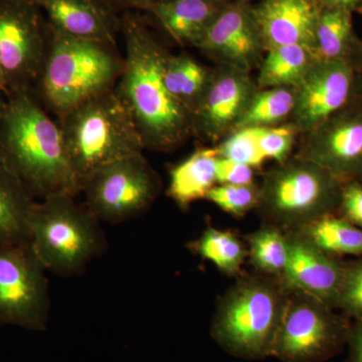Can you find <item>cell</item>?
<instances>
[{
    "mask_svg": "<svg viewBox=\"0 0 362 362\" xmlns=\"http://www.w3.org/2000/svg\"><path fill=\"white\" fill-rule=\"evenodd\" d=\"M252 166L228 160L218 156L216 164V185H251L255 173Z\"/></svg>",
    "mask_w": 362,
    "mask_h": 362,
    "instance_id": "34",
    "label": "cell"
},
{
    "mask_svg": "<svg viewBox=\"0 0 362 362\" xmlns=\"http://www.w3.org/2000/svg\"><path fill=\"white\" fill-rule=\"evenodd\" d=\"M125 42L122 76L117 94L127 105L145 149L169 152L192 136L189 112L169 94L164 68L169 52L134 11L121 16Z\"/></svg>",
    "mask_w": 362,
    "mask_h": 362,
    "instance_id": "1",
    "label": "cell"
},
{
    "mask_svg": "<svg viewBox=\"0 0 362 362\" xmlns=\"http://www.w3.org/2000/svg\"><path fill=\"white\" fill-rule=\"evenodd\" d=\"M297 232L335 258L362 257L361 228L337 213L324 216Z\"/></svg>",
    "mask_w": 362,
    "mask_h": 362,
    "instance_id": "24",
    "label": "cell"
},
{
    "mask_svg": "<svg viewBox=\"0 0 362 362\" xmlns=\"http://www.w3.org/2000/svg\"><path fill=\"white\" fill-rule=\"evenodd\" d=\"M262 153L266 159L282 163L290 158L295 138L299 132L291 123L289 125L251 128Z\"/></svg>",
    "mask_w": 362,
    "mask_h": 362,
    "instance_id": "31",
    "label": "cell"
},
{
    "mask_svg": "<svg viewBox=\"0 0 362 362\" xmlns=\"http://www.w3.org/2000/svg\"><path fill=\"white\" fill-rule=\"evenodd\" d=\"M189 247L230 277L240 275L247 259L246 245L235 233L211 226H207L199 239L190 243Z\"/></svg>",
    "mask_w": 362,
    "mask_h": 362,
    "instance_id": "27",
    "label": "cell"
},
{
    "mask_svg": "<svg viewBox=\"0 0 362 362\" xmlns=\"http://www.w3.org/2000/svg\"><path fill=\"white\" fill-rule=\"evenodd\" d=\"M49 40L51 30L39 6L0 0V73L6 95L32 92Z\"/></svg>",
    "mask_w": 362,
    "mask_h": 362,
    "instance_id": "10",
    "label": "cell"
},
{
    "mask_svg": "<svg viewBox=\"0 0 362 362\" xmlns=\"http://www.w3.org/2000/svg\"><path fill=\"white\" fill-rule=\"evenodd\" d=\"M322 7L346 9L350 13L362 11V0H316Z\"/></svg>",
    "mask_w": 362,
    "mask_h": 362,
    "instance_id": "37",
    "label": "cell"
},
{
    "mask_svg": "<svg viewBox=\"0 0 362 362\" xmlns=\"http://www.w3.org/2000/svg\"><path fill=\"white\" fill-rule=\"evenodd\" d=\"M289 297L279 279L240 274L218 300L211 337L238 358L259 361L272 356Z\"/></svg>",
    "mask_w": 362,
    "mask_h": 362,
    "instance_id": "3",
    "label": "cell"
},
{
    "mask_svg": "<svg viewBox=\"0 0 362 362\" xmlns=\"http://www.w3.org/2000/svg\"><path fill=\"white\" fill-rule=\"evenodd\" d=\"M306 135L297 156L342 182L362 180V95Z\"/></svg>",
    "mask_w": 362,
    "mask_h": 362,
    "instance_id": "13",
    "label": "cell"
},
{
    "mask_svg": "<svg viewBox=\"0 0 362 362\" xmlns=\"http://www.w3.org/2000/svg\"><path fill=\"white\" fill-rule=\"evenodd\" d=\"M361 69H362V66H361Z\"/></svg>",
    "mask_w": 362,
    "mask_h": 362,
    "instance_id": "43",
    "label": "cell"
},
{
    "mask_svg": "<svg viewBox=\"0 0 362 362\" xmlns=\"http://www.w3.org/2000/svg\"><path fill=\"white\" fill-rule=\"evenodd\" d=\"M0 93L6 95V88H4V80H2L1 73H0Z\"/></svg>",
    "mask_w": 362,
    "mask_h": 362,
    "instance_id": "38",
    "label": "cell"
},
{
    "mask_svg": "<svg viewBox=\"0 0 362 362\" xmlns=\"http://www.w3.org/2000/svg\"><path fill=\"white\" fill-rule=\"evenodd\" d=\"M346 346L349 362H362V320H354L350 327Z\"/></svg>",
    "mask_w": 362,
    "mask_h": 362,
    "instance_id": "35",
    "label": "cell"
},
{
    "mask_svg": "<svg viewBox=\"0 0 362 362\" xmlns=\"http://www.w3.org/2000/svg\"><path fill=\"white\" fill-rule=\"evenodd\" d=\"M218 156L258 168L267 160L251 128L233 131L216 146Z\"/></svg>",
    "mask_w": 362,
    "mask_h": 362,
    "instance_id": "30",
    "label": "cell"
},
{
    "mask_svg": "<svg viewBox=\"0 0 362 362\" xmlns=\"http://www.w3.org/2000/svg\"><path fill=\"white\" fill-rule=\"evenodd\" d=\"M257 90L249 71L228 65L211 70L192 113V135L211 142L223 140L235 129Z\"/></svg>",
    "mask_w": 362,
    "mask_h": 362,
    "instance_id": "14",
    "label": "cell"
},
{
    "mask_svg": "<svg viewBox=\"0 0 362 362\" xmlns=\"http://www.w3.org/2000/svg\"><path fill=\"white\" fill-rule=\"evenodd\" d=\"M0 157L37 201L81 194L61 127L32 92L11 93L0 103Z\"/></svg>",
    "mask_w": 362,
    "mask_h": 362,
    "instance_id": "2",
    "label": "cell"
},
{
    "mask_svg": "<svg viewBox=\"0 0 362 362\" xmlns=\"http://www.w3.org/2000/svg\"><path fill=\"white\" fill-rule=\"evenodd\" d=\"M294 107L295 88L258 89L252 95L251 101L233 131L277 126L291 117Z\"/></svg>",
    "mask_w": 362,
    "mask_h": 362,
    "instance_id": "28",
    "label": "cell"
},
{
    "mask_svg": "<svg viewBox=\"0 0 362 362\" xmlns=\"http://www.w3.org/2000/svg\"><path fill=\"white\" fill-rule=\"evenodd\" d=\"M341 185L329 171L296 156L264 176L256 211L268 225L297 232L337 213Z\"/></svg>",
    "mask_w": 362,
    "mask_h": 362,
    "instance_id": "7",
    "label": "cell"
},
{
    "mask_svg": "<svg viewBox=\"0 0 362 362\" xmlns=\"http://www.w3.org/2000/svg\"><path fill=\"white\" fill-rule=\"evenodd\" d=\"M47 272L30 243L0 245V326L47 329L51 310Z\"/></svg>",
    "mask_w": 362,
    "mask_h": 362,
    "instance_id": "11",
    "label": "cell"
},
{
    "mask_svg": "<svg viewBox=\"0 0 362 362\" xmlns=\"http://www.w3.org/2000/svg\"><path fill=\"white\" fill-rule=\"evenodd\" d=\"M362 95L361 66L347 61L317 59L295 87L291 124L308 133Z\"/></svg>",
    "mask_w": 362,
    "mask_h": 362,
    "instance_id": "12",
    "label": "cell"
},
{
    "mask_svg": "<svg viewBox=\"0 0 362 362\" xmlns=\"http://www.w3.org/2000/svg\"><path fill=\"white\" fill-rule=\"evenodd\" d=\"M337 310L354 320H362V257L344 263Z\"/></svg>",
    "mask_w": 362,
    "mask_h": 362,
    "instance_id": "32",
    "label": "cell"
},
{
    "mask_svg": "<svg viewBox=\"0 0 362 362\" xmlns=\"http://www.w3.org/2000/svg\"><path fill=\"white\" fill-rule=\"evenodd\" d=\"M337 214L362 230V180L342 182Z\"/></svg>",
    "mask_w": 362,
    "mask_h": 362,
    "instance_id": "33",
    "label": "cell"
},
{
    "mask_svg": "<svg viewBox=\"0 0 362 362\" xmlns=\"http://www.w3.org/2000/svg\"><path fill=\"white\" fill-rule=\"evenodd\" d=\"M76 195L59 194L33 206L30 243L45 270L61 277L80 275L107 247L101 221Z\"/></svg>",
    "mask_w": 362,
    "mask_h": 362,
    "instance_id": "6",
    "label": "cell"
},
{
    "mask_svg": "<svg viewBox=\"0 0 362 362\" xmlns=\"http://www.w3.org/2000/svg\"><path fill=\"white\" fill-rule=\"evenodd\" d=\"M21 1L30 2V4H37L40 7L44 0H21Z\"/></svg>",
    "mask_w": 362,
    "mask_h": 362,
    "instance_id": "39",
    "label": "cell"
},
{
    "mask_svg": "<svg viewBox=\"0 0 362 362\" xmlns=\"http://www.w3.org/2000/svg\"><path fill=\"white\" fill-rule=\"evenodd\" d=\"M59 125L80 189L97 169L145 149L132 114L115 88L78 105L59 118Z\"/></svg>",
    "mask_w": 362,
    "mask_h": 362,
    "instance_id": "5",
    "label": "cell"
},
{
    "mask_svg": "<svg viewBox=\"0 0 362 362\" xmlns=\"http://www.w3.org/2000/svg\"><path fill=\"white\" fill-rule=\"evenodd\" d=\"M113 11H147L152 6L160 0H101Z\"/></svg>",
    "mask_w": 362,
    "mask_h": 362,
    "instance_id": "36",
    "label": "cell"
},
{
    "mask_svg": "<svg viewBox=\"0 0 362 362\" xmlns=\"http://www.w3.org/2000/svg\"><path fill=\"white\" fill-rule=\"evenodd\" d=\"M314 51L326 61H347L361 66V40L356 39L352 13L342 8L321 7L315 28Z\"/></svg>",
    "mask_w": 362,
    "mask_h": 362,
    "instance_id": "22",
    "label": "cell"
},
{
    "mask_svg": "<svg viewBox=\"0 0 362 362\" xmlns=\"http://www.w3.org/2000/svg\"><path fill=\"white\" fill-rule=\"evenodd\" d=\"M228 1L160 0L146 13L181 45L197 47Z\"/></svg>",
    "mask_w": 362,
    "mask_h": 362,
    "instance_id": "19",
    "label": "cell"
},
{
    "mask_svg": "<svg viewBox=\"0 0 362 362\" xmlns=\"http://www.w3.org/2000/svg\"><path fill=\"white\" fill-rule=\"evenodd\" d=\"M209 58L220 65L249 71L261 65L263 45L252 7L247 2H228L197 45Z\"/></svg>",
    "mask_w": 362,
    "mask_h": 362,
    "instance_id": "15",
    "label": "cell"
},
{
    "mask_svg": "<svg viewBox=\"0 0 362 362\" xmlns=\"http://www.w3.org/2000/svg\"><path fill=\"white\" fill-rule=\"evenodd\" d=\"M361 61H362V40H361Z\"/></svg>",
    "mask_w": 362,
    "mask_h": 362,
    "instance_id": "41",
    "label": "cell"
},
{
    "mask_svg": "<svg viewBox=\"0 0 362 362\" xmlns=\"http://www.w3.org/2000/svg\"><path fill=\"white\" fill-rule=\"evenodd\" d=\"M267 52L259 65V89L295 88L319 59L312 47L302 45H282Z\"/></svg>",
    "mask_w": 362,
    "mask_h": 362,
    "instance_id": "23",
    "label": "cell"
},
{
    "mask_svg": "<svg viewBox=\"0 0 362 362\" xmlns=\"http://www.w3.org/2000/svg\"><path fill=\"white\" fill-rule=\"evenodd\" d=\"M223 1H228V0H223Z\"/></svg>",
    "mask_w": 362,
    "mask_h": 362,
    "instance_id": "42",
    "label": "cell"
},
{
    "mask_svg": "<svg viewBox=\"0 0 362 362\" xmlns=\"http://www.w3.org/2000/svg\"><path fill=\"white\" fill-rule=\"evenodd\" d=\"M247 259L257 273L282 278L289 258L287 232L265 223L246 235Z\"/></svg>",
    "mask_w": 362,
    "mask_h": 362,
    "instance_id": "26",
    "label": "cell"
},
{
    "mask_svg": "<svg viewBox=\"0 0 362 362\" xmlns=\"http://www.w3.org/2000/svg\"><path fill=\"white\" fill-rule=\"evenodd\" d=\"M321 7L316 0H263L252 7L264 51L291 45L314 49Z\"/></svg>",
    "mask_w": 362,
    "mask_h": 362,
    "instance_id": "17",
    "label": "cell"
},
{
    "mask_svg": "<svg viewBox=\"0 0 362 362\" xmlns=\"http://www.w3.org/2000/svg\"><path fill=\"white\" fill-rule=\"evenodd\" d=\"M123 70L124 58L116 45L51 32L32 93L59 119L88 99L114 89Z\"/></svg>",
    "mask_w": 362,
    "mask_h": 362,
    "instance_id": "4",
    "label": "cell"
},
{
    "mask_svg": "<svg viewBox=\"0 0 362 362\" xmlns=\"http://www.w3.org/2000/svg\"><path fill=\"white\" fill-rule=\"evenodd\" d=\"M289 258L281 283L289 292H301L337 310L344 263L330 256L299 232H287Z\"/></svg>",
    "mask_w": 362,
    "mask_h": 362,
    "instance_id": "16",
    "label": "cell"
},
{
    "mask_svg": "<svg viewBox=\"0 0 362 362\" xmlns=\"http://www.w3.org/2000/svg\"><path fill=\"white\" fill-rule=\"evenodd\" d=\"M259 199V185L254 182L251 185H216L207 192L204 199L233 218H243L252 209H256Z\"/></svg>",
    "mask_w": 362,
    "mask_h": 362,
    "instance_id": "29",
    "label": "cell"
},
{
    "mask_svg": "<svg viewBox=\"0 0 362 362\" xmlns=\"http://www.w3.org/2000/svg\"><path fill=\"white\" fill-rule=\"evenodd\" d=\"M211 73V70L187 54H169L164 68V84L169 94L189 112L190 117L206 89Z\"/></svg>",
    "mask_w": 362,
    "mask_h": 362,
    "instance_id": "25",
    "label": "cell"
},
{
    "mask_svg": "<svg viewBox=\"0 0 362 362\" xmlns=\"http://www.w3.org/2000/svg\"><path fill=\"white\" fill-rule=\"evenodd\" d=\"M161 188L160 177L141 153L97 169L83 181L81 194L98 220L116 225L144 214Z\"/></svg>",
    "mask_w": 362,
    "mask_h": 362,
    "instance_id": "9",
    "label": "cell"
},
{
    "mask_svg": "<svg viewBox=\"0 0 362 362\" xmlns=\"http://www.w3.org/2000/svg\"><path fill=\"white\" fill-rule=\"evenodd\" d=\"M351 321L320 300L290 292L273 354L281 362H326L346 346Z\"/></svg>",
    "mask_w": 362,
    "mask_h": 362,
    "instance_id": "8",
    "label": "cell"
},
{
    "mask_svg": "<svg viewBox=\"0 0 362 362\" xmlns=\"http://www.w3.org/2000/svg\"><path fill=\"white\" fill-rule=\"evenodd\" d=\"M218 159L216 147L195 150L171 169L168 197L182 209L206 199L207 192L216 185Z\"/></svg>",
    "mask_w": 362,
    "mask_h": 362,
    "instance_id": "21",
    "label": "cell"
},
{
    "mask_svg": "<svg viewBox=\"0 0 362 362\" xmlns=\"http://www.w3.org/2000/svg\"><path fill=\"white\" fill-rule=\"evenodd\" d=\"M37 202L0 157V245L30 243L28 223Z\"/></svg>",
    "mask_w": 362,
    "mask_h": 362,
    "instance_id": "20",
    "label": "cell"
},
{
    "mask_svg": "<svg viewBox=\"0 0 362 362\" xmlns=\"http://www.w3.org/2000/svg\"><path fill=\"white\" fill-rule=\"evenodd\" d=\"M40 8L52 33L116 45L121 16L101 0H44Z\"/></svg>",
    "mask_w": 362,
    "mask_h": 362,
    "instance_id": "18",
    "label": "cell"
},
{
    "mask_svg": "<svg viewBox=\"0 0 362 362\" xmlns=\"http://www.w3.org/2000/svg\"><path fill=\"white\" fill-rule=\"evenodd\" d=\"M4 95L0 93V103H1L2 99H4Z\"/></svg>",
    "mask_w": 362,
    "mask_h": 362,
    "instance_id": "40",
    "label": "cell"
}]
</instances>
